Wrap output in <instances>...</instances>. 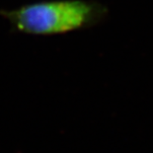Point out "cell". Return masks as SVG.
Wrapping results in <instances>:
<instances>
[{"label": "cell", "instance_id": "6da1fadb", "mask_svg": "<svg viewBox=\"0 0 153 153\" xmlns=\"http://www.w3.org/2000/svg\"><path fill=\"white\" fill-rule=\"evenodd\" d=\"M105 5L93 0H51L1 10L15 31L33 36H53L84 30L106 17Z\"/></svg>", "mask_w": 153, "mask_h": 153}]
</instances>
